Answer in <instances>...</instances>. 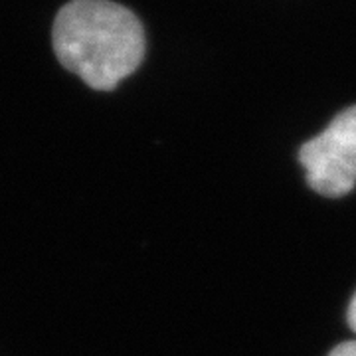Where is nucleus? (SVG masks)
Wrapping results in <instances>:
<instances>
[{"label":"nucleus","mask_w":356,"mask_h":356,"mask_svg":"<svg viewBox=\"0 0 356 356\" xmlns=\"http://www.w3.org/2000/svg\"><path fill=\"white\" fill-rule=\"evenodd\" d=\"M54 50L65 70L89 88L109 91L145 56V30L129 8L109 0H74L54 22Z\"/></svg>","instance_id":"f257e3e1"},{"label":"nucleus","mask_w":356,"mask_h":356,"mask_svg":"<svg viewBox=\"0 0 356 356\" xmlns=\"http://www.w3.org/2000/svg\"><path fill=\"white\" fill-rule=\"evenodd\" d=\"M329 356H356V341L339 344Z\"/></svg>","instance_id":"7ed1b4c3"},{"label":"nucleus","mask_w":356,"mask_h":356,"mask_svg":"<svg viewBox=\"0 0 356 356\" xmlns=\"http://www.w3.org/2000/svg\"><path fill=\"white\" fill-rule=\"evenodd\" d=\"M348 325L356 332V293L355 297H353V301H350V305H348Z\"/></svg>","instance_id":"20e7f679"},{"label":"nucleus","mask_w":356,"mask_h":356,"mask_svg":"<svg viewBox=\"0 0 356 356\" xmlns=\"http://www.w3.org/2000/svg\"><path fill=\"white\" fill-rule=\"evenodd\" d=\"M309 186L323 196H344L356 184V105L337 115L331 125L299 151Z\"/></svg>","instance_id":"f03ea898"}]
</instances>
